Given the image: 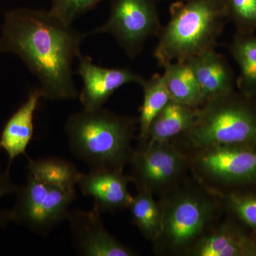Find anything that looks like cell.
<instances>
[{
    "label": "cell",
    "mask_w": 256,
    "mask_h": 256,
    "mask_svg": "<svg viewBox=\"0 0 256 256\" xmlns=\"http://www.w3.org/2000/svg\"><path fill=\"white\" fill-rule=\"evenodd\" d=\"M86 36L50 10L18 8L5 12L0 52L22 60L38 79L44 98L75 100L78 92L72 65Z\"/></svg>",
    "instance_id": "1"
},
{
    "label": "cell",
    "mask_w": 256,
    "mask_h": 256,
    "mask_svg": "<svg viewBox=\"0 0 256 256\" xmlns=\"http://www.w3.org/2000/svg\"><path fill=\"white\" fill-rule=\"evenodd\" d=\"M134 124L130 118L100 108L72 114L64 129L70 151L90 171H121L134 152Z\"/></svg>",
    "instance_id": "2"
},
{
    "label": "cell",
    "mask_w": 256,
    "mask_h": 256,
    "mask_svg": "<svg viewBox=\"0 0 256 256\" xmlns=\"http://www.w3.org/2000/svg\"><path fill=\"white\" fill-rule=\"evenodd\" d=\"M226 21L225 0L175 1L154 50L160 66L164 68L215 50Z\"/></svg>",
    "instance_id": "3"
},
{
    "label": "cell",
    "mask_w": 256,
    "mask_h": 256,
    "mask_svg": "<svg viewBox=\"0 0 256 256\" xmlns=\"http://www.w3.org/2000/svg\"><path fill=\"white\" fill-rule=\"evenodd\" d=\"M185 134L196 148L256 146V96L234 90L208 101Z\"/></svg>",
    "instance_id": "4"
},
{
    "label": "cell",
    "mask_w": 256,
    "mask_h": 256,
    "mask_svg": "<svg viewBox=\"0 0 256 256\" xmlns=\"http://www.w3.org/2000/svg\"><path fill=\"white\" fill-rule=\"evenodd\" d=\"M15 194L16 204L10 210L12 222L42 236L48 235L66 220L69 207L76 197V192L46 184L30 174L25 184L18 186Z\"/></svg>",
    "instance_id": "5"
},
{
    "label": "cell",
    "mask_w": 256,
    "mask_h": 256,
    "mask_svg": "<svg viewBox=\"0 0 256 256\" xmlns=\"http://www.w3.org/2000/svg\"><path fill=\"white\" fill-rule=\"evenodd\" d=\"M162 28L156 0H112L107 22L87 35H112L128 56L134 60L146 40L158 36Z\"/></svg>",
    "instance_id": "6"
},
{
    "label": "cell",
    "mask_w": 256,
    "mask_h": 256,
    "mask_svg": "<svg viewBox=\"0 0 256 256\" xmlns=\"http://www.w3.org/2000/svg\"><path fill=\"white\" fill-rule=\"evenodd\" d=\"M203 149L197 164L204 174L224 183L256 182V146L220 144Z\"/></svg>",
    "instance_id": "7"
},
{
    "label": "cell",
    "mask_w": 256,
    "mask_h": 256,
    "mask_svg": "<svg viewBox=\"0 0 256 256\" xmlns=\"http://www.w3.org/2000/svg\"><path fill=\"white\" fill-rule=\"evenodd\" d=\"M76 73L82 80L79 100L85 110L104 107L110 96L128 84L140 85L144 78L128 68H106L94 63L92 57L80 54Z\"/></svg>",
    "instance_id": "8"
},
{
    "label": "cell",
    "mask_w": 256,
    "mask_h": 256,
    "mask_svg": "<svg viewBox=\"0 0 256 256\" xmlns=\"http://www.w3.org/2000/svg\"><path fill=\"white\" fill-rule=\"evenodd\" d=\"M101 213L92 210H70L69 223L74 248L85 256H131L134 252L119 242L106 230Z\"/></svg>",
    "instance_id": "9"
},
{
    "label": "cell",
    "mask_w": 256,
    "mask_h": 256,
    "mask_svg": "<svg viewBox=\"0 0 256 256\" xmlns=\"http://www.w3.org/2000/svg\"><path fill=\"white\" fill-rule=\"evenodd\" d=\"M132 178L139 190L152 191L174 180L182 171L183 156L168 142L148 144L130 160Z\"/></svg>",
    "instance_id": "10"
},
{
    "label": "cell",
    "mask_w": 256,
    "mask_h": 256,
    "mask_svg": "<svg viewBox=\"0 0 256 256\" xmlns=\"http://www.w3.org/2000/svg\"><path fill=\"white\" fill-rule=\"evenodd\" d=\"M210 213L212 207L204 200L192 195L178 197L163 214L161 235L172 247L188 246L202 233Z\"/></svg>",
    "instance_id": "11"
},
{
    "label": "cell",
    "mask_w": 256,
    "mask_h": 256,
    "mask_svg": "<svg viewBox=\"0 0 256 256\" xmlns=\"http://www.w3.org/2000/svg\"><path fill=\"white\" fill-rule=\"evenodd\" d=\"M128 181L121 171L96 170L80 173L77 185L84 196L92 198L94 208L102 213L130 206L133 196L128 191Z\"/></svg>",
    "instance_id": "12"
},
{
    "label": "cell",
    "mask_w": 256,
    "mask_h": 256,
    "mask_svg": "<svg viewBox=\"0 0 256 256\" xmlns=\"http://www.w3.org/2000/svg\"><path fill=\"white\" fill-rule=\"evenodd\" d=\"M42 98L40 88L32 90L26 100L10 116L0 134V149L8 156V166L22 154H26V148L33 138L34 118Z\"/></svg>",
    "instance_id": "13"
},
{
    "label": "cell",
    "mask_w": 256,
    "mask_h": 256,
    "mask_svg": "<svg viewBox=\"0 0 256 256\" xmlns=\"http://www.w3.org/2000/svg\"><path fill=\"white\" fill-rule=\"evenodd\" d=\"M194 74L206 102L234 90L233 70L216 50H207L186 60Z\"/></svg>",
    "instance_id": "14"
},
{
    "label": "cell",
    "mask_w": 256,
    "mask_h": 256,
    "mask_svg": "<svg viewBox=\"0 0 256 256\" xmlns=\"http://www.w3.org/2000/svg\"><path fill=\"white\" fill-rule=\"evenodd\" d=\"M192 254L198 256H256V244L239 227L227 224L200 240Z\"/></svg>",
    "instance_id": "15"
},
{
    "label": "cell",
    "mask_w": 256,
    "mask_h": 256,
    "mask_svg": "<svg viewBox=\"0 0 256 256\" xmlns=\"http://www.w3.org/2000/svg\"><path fill=\"white\" fill-rule=\"evenodd\" d=\"M200 109L170 101L152 122L146 138L148 144L168 142L188 132L194 124Z\"/></svg>",
    "instance_id": "16"
},
{
    "label": "cell",
    "mask_w": 256,
    "mask_h": 256,
    "mask_svg": "<svg viewBox=\"0 0 256 256\" xmlns=\"http://www.w3.org/2000/svg\"><path fill=\"white\" fill-rule=\"evenodd\" d=\"M165 84L171 100L201 108L206 104L194 74L186 60L172 62L164 67Z\"/></svg>",
    "instance_id": "17"
},
{
    "label": "cell",
    "mask_w": 256,
    "mask_h": 256,
    "mask_svg": "<svg viewBox=\"0 0 256 256\" xmlns=\"http://www.w3.org/2000/svg\"><path fill=\"white\" fill-rule=\"evenodd\" d=\"M28 174L50 186L76 192L75 186L82 172L73 163L58 158L33 160L28 156Z\"/></svg>",
    "instance_id": "18"
},
{
    "label": "cell",
    "mask_w": 256,
    "mask_h": 256,
    "mask_svg": "<svg viewBox=\"0 0 256 256\" xmlns=\"http://www.w3.org/2000/svg\"><path fill=\"white\" fill-rule=\"evenodd\" d=\"M229 50L239 69L236 85L239 92L256 96V33L236 32Z\"/></svg>",
    "instance_id": "19"
},
{
    "label": "cell",
    "mask_w": 256,
    "mask_h": 256,
    "mask_svg": "<svg viewBox=\"0 0 256 256\" xmlns=\"http://www.w3.org/2000/svg\"><path fill=\"white\" fill-rule=\"evenodd\" d=\"M143 101L140 116V139L146 140L148 131L156 116L171 101L162 74H156L140 84Z\"/></svg>",
    "instance_id": "20"
},
{
    "label": "cell",
    "mask_w": 256,
    "mask_h": 256,
    "mask_svg": "<svg viewBox=\"0 0 256 256\" xmlns=\"http://www.w3.org/2000/svg\"><path fill=\"white\" fill-rule=\"evenodd\" d=\"M132 220L146 238L156 239L161 235L163 214L150 191L140 190L130 205Z\"/></svg>",
    "instance_id": "21"
},
{
    "label": "cell",
    "mask_w": 256,
    "mask_h": 256,
    "mask_svg": "<svg viewBox=\"0 0 256 256\" xmlns=\"http://www.w3.org/2000/svg\"><path fill=\"white\" fill-rule=\"evenodd\" d=\"M227 18L236 33H256V0H225Z\"/></svg>",
    "instance_id": "22"
},
{
    "label": "cell",
    "mask_w": 256,
    "mask_h": 256,
    "mask_svg": "<svg viewBox=\"0 0 256 256\" xmlns=\"http://www.w3.org/2000/svg\"><path fill=\"white\" fill-rule=\"evenodd\" d=\"M101 0H52L50 11L64 23L74 22L96 8Z\"/></svg>",
    "instance_id": "23"
},
{
    "label": "cell",
    "mask_w": 256,
    "mask_h": 256,
    "mask_svg": "<svg viewBox=\"0 0 256 256\" xmlns=\"http://www.w3.org/2000/svg\"><path fill=\"white\" fill-rule=\"evenodd\" d=\"M228 204L234 214L256 232V194H232Z\"/></svg>",
    "instance_id": "24"
},
{
    "label": "cell",
    "mask_w": 256,
    "mask_h": 256,
    "mask_svg": "<svg viewBox=\"0 0 256 256\" xmlns=\"http://www.w3.org/2000/svg\"><path fill=\"white\" fill-rule=\"evenodd\" d=\"M10 170L11 166L8 165L6 169L3 170L0 165V200L8 195L15 194L18 188L12 180Z\"/></svg>",
    "instance_id": "25"
},
{
    "label": "cell",
    "mask_w": 256,
    "mask_h": 256,
    "mask_svg": "<svg viewBox=\"0 0 256 256\" xmlns=\"http://www.w3.org/2000/svg\"><path fill=\"white\" fill-rule=\"evenodd\" d=\"M11 220L10 210H0V228H4Z\"/></svg>",
    "instance_id": "26"
},
{
    "label": "cell",
    "mask_w": 256,
    "mask_h": 256,
    "mask_svg": "<svg viewBox=\"0 0 256 256\" xmlns=\"http://www.w3.org/2000/svg\"><path fill=\"white\" fill-rule=\"evenodd\" d=\"M156 2H158L163 1V0H156ZM175 1H178V0H175Z\"/></svg>",
    "instance_id": "27"
},
{
    "label": "cell",
    "mask_w": 256,
    "mask_h": 256,
    "mask_svg": "<svg viewBox=\"0 0 256 256\" xmlns=\"http://www.w3.org/2000/svg\"><path fill=\"white\" fill-rule=\"evenodd\" d=\"M254 240H255V242H256V238H254Z\"/></svg>",
    "instance_id": "28"
}]
</instances>
